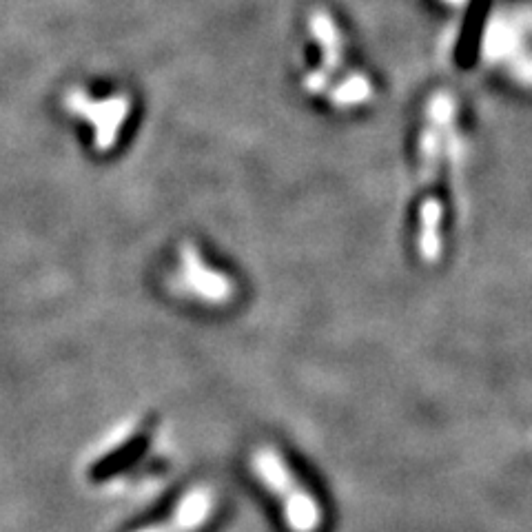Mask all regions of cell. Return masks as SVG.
<instances>
[{
    "label": "cell",
    "instance_id": "7",
    "mask_svg": "<svg viewBox=\"0 0 532 532\" xmlns=\"http://www.w3.org/2000/svg\"><path fill=\"white\" fill-rule=\"evenodd\" d=\"M444 3H448V5H455V7H459V5H464V3H466V0H444Z\"/></svg>",
    "mask_w": 532,
    "mask_h": 532
},
{
    "label": "cell",
    "instance_id": "5",
    "mask_svg": "<svg viewBox=\"0 0 532 532\" xmlns=\"http://www.w3.org/2000/svg\"><path fill=\"white\" fill-rule=\"evenodd\" d=\"M309 29L315 43L322 49L320 71L331 80L333 76L340 74L344 67V43L340 29H337L333 16L324 12V9H313L309 16Z\"/></svg>",
    "mask_w": 532,
    "mask_h": 532
},
{
    "label": "cell",
    "instance_id": "3",
    "mask_svg": "<svg viewBox=\"0 0 532 532\" xmlns=\"http://www.w3.org/2000/svg\"><path fill=\"white\" fill-rule=\"evenodd\" d=\"M171 284L180 293L211 306L229 304L238 293V286L229 275L204 262L200 249L193 242H184L180 247V264L178 271L171 275Z\"/></svg>",
    "mask_w": 532,
    "mask_h": 532
},
{
    "label": "cell",
    "instance_id": "4",
    "mask_svg": "<svg viewBox=\"0 0 532 532\" xmlns=\"http://www.w3.org/2000/svg\"><path fill=\"white\" fill-rule=\"evenodd\" d=\"M216 501V490L209 484L193 486L180 497L167 519L133 532H200L213 517Z\"/></svg>",
    "mask_w": 532,
    "mask_h": 532
},
{
    "label": "cell",
    "instance_id": "6",
    "mask_svg": "<svg viewBox=\"0 0 532 532\" xmlns=\"http://www.w3.org/2000/svg\"><path fill=\"white\" fill-rule=\"evenodd\" d=\"M326 96H329L331 105L337 109L360 107L373 98V85L364 74L353 71V74L344 76L340 83L331 85V89L326 91Z\"/></svg>",
    "mask_w": 532,
    "mask_h": 532
},
{
    "label": "cell",
    "instance_id": "1",
    "mask_svg": "<svg viewBox=\"0 0 532 532\" xmlns=\"http://www.w3.org/2000/svg\"><path fill=\"white\" fill-rule=\"evenodd\" d=\"M251 468L260 484L278 499L291 532H317L322 528V506L317 504L311 490L300 484L298 475L278 450L269 446L258 448L251 457Z\"/></svg>",
    "mask_w": 532,
    "mask_h": 532
},
{
    "label": "cell",
    "instance_id": "2",
    "mask_svg": "<svg viewBox=\"0 0 532 532\" xmlns=\"http://www.w3.org/2000/svg\"><path fill=\"white\" fill-rule=\"evenodd\" d=\"M69 114L91 122L94 127V149L107 153L116 147L120 129L131 114V98L116 94L109 98H91L83 87H71L63 98Z\"/></svg>",
    "mask_w": 532,
    "mask_h": 532
}]
</instances>
